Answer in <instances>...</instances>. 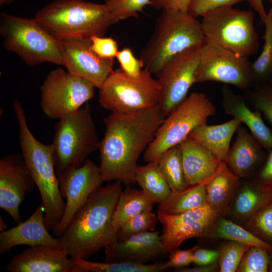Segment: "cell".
I'll return each instance as SVG.
<instances>
[{
	"label": "cell",
	"mask_w": 272,
	"mask_h": 272,
	"mask_svg": "<svg viewBox=\"0 0 272 272\" xmlns=\"http://www.w3.org/2000/svg\"><path fill=\"white\" fill-rule=\"evenodd\" d=\"M158 104L139 111H112L103 119L105 131L98 146L103 182L135 184L137 162L164 121Z\"/></svg>",
	"instance_id": "1"
},
{
	"label": "cell",
	"mask_w": 272,
	"mask_h": 272,
	"mask_svg": "<svg viewBox=\"0 0 272 272\" xmlns=\"http://www.w3.org/2000/svg\"><path fill=\"white\" fill-rule=\"evenodd\" d=\"M216 108L203 93H191L175 108L159 127L144 152L145 162L157 161L169 149L179 145L196 127L207 123Z\"/></svg>",
	"instance_id": "9"
},
{
	"label": "cell",
	"mask_w": 272,
	"mask_h": 272,
	"mask_svg": "<svg viewBox=\"0 0 272 272\" xmlns=\"http://www.w3.org/2000/svg\"><path fill=\"white\" fill-rule=\"evenodd\" d=\"M250 0H191L187 9V12L194 17L202 16L208 12L225 7L249 2Z\"/></svg>",
	"instance_id": "40"
},
{
	"label": "cell",
	"mask_w": 272,
	"mask_h": 272,
	"mask_svg": "<svg viewBox=\"0 0 272 272\" xmlns=\"http://www.w3.org/2000/svg\"><path fill=\"white\" fill-rule=\"evenodd\" d=\"M272 201V191L256 183L244 185L237 195L234 212L237 217L248 220L261 208Z\"/></svg>",
	"instance_id": "29"
},
{
	"label": "cell",
	"mask_w": 272,
	"mask_h": 272,
	"mask_svg": "<svg viewBox=\"0 0 272 272\" xmlns=\"http://www.w3.org/2000/svg\"><path fill=\"white\" fill-rule=\"evenodd\" d=\"M100 141L89 102L59 119L51 144L57 177L82 166L88 156L98 150Z\"/></svg>",
	"instance_id": "6"
},
{
	"label": "cell",
	"mask_w": 272,
	"mask_h": 272,
	"mask_svg": "<svg viewBox=\"0 0 272 272\" xmlns=\"http://www.w3.org/2000/svg\"><path fill=\"white\" fill-rule=\"evenodd\" d=\"M268 270L270 271H272V250L269 252V262Z\"/></svg>",
	"instance_id": "51"
},
{
	"label": "cell",
	"mask_w": 272,
	"mask_h": 272,
	"mask_svg": "<svg viewBox=\"0 0 272 272\" xmlns=\"http://www.w3.org/2000/svg\"><path fill=\"white\" fill-rule=\"evenodd\" d=\"M255 183L264 189L272 191V148L268 151Z\"/></svg>",
	"instance_id": "44"
},
{
	"label": "cell",
	"mask_w": 272,
	"mask_h": 272,
	"mask_svg": "<svg viewBox=\"0 0 272 272\" xmlns=\"http://www.w3.org/2000/svg\"><path fill=\"white\" fill-rule=\"evenodd\" d=\"M169 253L168 260L162 265L163 271L168 268L186 266L192 262V248L185 250L177 248Z\"/></svg>",
	"instance_id": "43"
},
{
	"label": "cell",
	"mask_w": 272,
	"mask_h": 272,
	"mask_svg": "<svg viewBox=\"0 0 272 272\" xmlns=\"http://www.w3.org/2000/svg\"><path fill=\"white\" fill-rule=\"evenodd\" d=\"M14 1V0H0V6H2L3 5H8Z\"/></svg>",
	"instance_id": "50"
},
{
	"label": "cell",
	"mask_w": 272,
	"mask_h": 272,
	"mask_svg": "<svg viewBox=\"0 0 272 272\" xmlns=\"http://www.w3.org/2000/svg\"><path fill=\"white\" fill-rule=\"evenodd\" d=\"M61 248L30 246L15 255L7 265L9 272H82Z\"/></svg>",
	"instance_id": "18"
},
{
	"label": "cell",
	"mask_w": 272,
	"mask_h": 272,
	"mask_svg": "<svg viewBox=\"0 0 272 272\" xmlns=\"http://www.w3.org/2000/svg\"><path fill=\"white\" fill-rule=\"evenodd\" d=\"M158 161V169L171 191L186 189V183L179 145L164 153Z\"/></svg>",
	"instance_id": "30"
},
{
	"label": "cell",
	"mask_w": 272,
	"mask_h": 272,
	"mask_svg": "<svg viewBox=\"0 0 272 272\" xmlns=\"http://www.w3.org/2000/svg\"><path fill=\"white\" fill-rule=\"evenodd\" d=\"M0 34L5 48L29 66L50 62L62 65L58 41L34 18L0 14Z\"/></svg>",
	"instance_id": "7"
},
{
	"label": "cell",
	"mask_w": 272,
	"mask_h": 272,
	"mask_svg": "<svg viewBox=\"0 0 272 272\" xmlns=\"http://www.w3.org/2000/svg\"><path fill=\"white\" fill-rule=\"evenodd\" d=\"M249 3L254 10L259 15L263 22L267 15L263 7V0H250Z\"/></svg>",
	"instance_id": "48"
},
{
	"label": "cell",
	"mask_w": 272,
	"mask_h": 272,
	"mask_svg": "<svg viewBox=\"0 0 272 272\" xmlns=\"http://www.w3.org/2000/svg\"><path fill=\"white\" fill-rule=\"evenodd\" d=\"M95 87L89 81L61 68L47 75L41 87L40 106L46 116L59 119L77 111L94 96Z\"/></svg>",
	"instance_id": "11"
},
{
	"label": "cell",
	"mask_w": 272,
	"mask_h": 272,
	"mask_svg": "<svg viewBox=\"0 0 272 272\" xmlns=\"http://www.w3.org/2000/svg\"><path fill=\"white\" fill-rule=\"evenodd\" d=\"M36 185L22 155L10 154L0 159V208L17 224L22 222L19 207Z\"/></svg>",
	"instance_id": "17"
},
{
	"label": "cell",
	"mask_w": 272,
	"mask_h": 272,
	"mask_svg": "<svg viewBox=\"0 0 272 272\" xmlns=\"http://www.w3.org/2000/svg\"><path fill=\"white\" fill-rule=\"evenodd\" d=\"M269 82V85L272 87V78L270 79Z\"/></svg>",
	"instance_id": "52"
},
{
	"label": "cell",
	"mask_w": 272,
	"mask_h": 272,
	"mask_svg": "<svg viewBox=\"0 0 272 272\" xmlns=\"http://www.w3.org/2000/svg\"><path fill=\"white\" fill-rule=\"evenodd\" d=\"M270 3L272 4V0H269Z\"/></svg>",
	"instance_id": "53"
},
{
	"label": "cell",
	"mask_w": 272,
	"mask_h": 272,
	"mask_svg": "<svg viewBox=\"0 0 272 272\" xmlns=\"http://www.w3.org/2000/svg\"><path fill=\"white\" fill-rule=\"evenodd\" d=\"M207 82L246 89L253 83L251 63L248 58L237 55L205 40L200 49L195 83Z\"/></svg>",
	"instance_id": "12"
},
{
	"label": "cell",
	"mask_w": 272,
	"mask_h": 272,
	"mask_svg": "<svg viewBox=\"0 0 272 272\" xmlns=\"http://www.w3.org/2000/svg\"><path fill=\"white\" fill-rule=\"evenodd\" d=\"M238 118L217 125L207 123L195 128L188 137L202 146L220 162H226L232 138L241 124Z\"/></svg>",
	"instance_id": "24"
},
{
	"label": "cell",
	"mask_w": 272,
	"mask_h": 272,
	"mask_svg": "<svg viewBox=\"0 0 272 272\" xmlns=\"http://www.w3.org/2000/svg\"><path fill=\"white\" fill-rule=\"evenodd\" d=\"M62 65L70 74L90 82L99 89L113 70V59L103 58L92 49L91 41L84 39H57Z\"/></svg>",
	"instance_id": "16"
},
{
	"label": "cell",
	"mask_w": 272,
	"mask_h": 272,
	"mask_svg": "<svg viewBox=\"0 0 272 272\" xmlns=\"http://www.w3.org/2000/svg\"><path fill=\"white\" fill-rule=\"evenodd\" d=\"M82 272H160L163 262L144 264L129 262H94L73 259Z\"/></svg>",
	"instance_id": "32"
},
{
	"label": "cell",
	"mask_w": 272,
	"mask_h": 272,
	"mask_svg": "<svg viewBox=\"0 0 272 272\" xmlns=\"http://www.w3.org/2000/svg\"><path fill=\"white\" fill-rule=\"evenodd\" d=\"M116 58L119 63L120 68L130 76H139L144 67L141 59L136 58L132 50L128 47L119 50Z\"/></svg>",
	"instance_id": "41"
},
{
	"label": "cell",
	"mask_w": 272,
	"mask_h": 272,
	"mask_svg": "<svg viewBox=\"0 0 272 272\" xmlns=\"http://www.w3.org/2000/svg\"><path fill=\"white\" fill-rule=\"evenodd\" d=\"M126 186L120 194L113 216L112 226L116 233L127 220L144 211L152 210L155 204L142 189Z\"/></svg>",
	"instance_id": "27"
},
{
	"label": "cell",
	"mask_w": 272,
	"mask_h": 272,
	"mask_svg": "<svg viewBox=\"0 0 272 272\" xmlns=\"http://www.w3.org/2000/svg\"><path fill=\"white\" fill-rule=\"evenodd\" d=\"M207 182L188 186L183 190L171 191L167 198L159 203L157 214H180L208 203Z\"/></svg>",
	"instance_id": "26"
},
{
	"label": "cell",
	"mask_w": 272,
	"mask_h": 272,
	"mask_svg": "<svg viewBox=\"0 0 272 272\" xmlns=\"http://www.w3.org/2000/svg\"><path fill=\"white\" fill-rule=\"evenodd\" d=\"M236 132L235 142L230 149L225 163L240 178L247 176L263 163L267 154L246 128L240 125Z\"/></svg>",
	"instance_id": "21"
},
{
	"label": "cell",
	"mask_w": 272,
	"mask_h": 272,
	"mask_svg": "<svg viewBox=\"0 0 272 272\" xmlns=\"http://www.w3.org/2000/svg\"><path fill=\"white\" fill-rule=\"evenodd\" d=\"M201 45L191 47L173 56L156 74L161 88L158 105L165 117L185 99L195 83Z\"/></svg>",
	"instance_id": "13"
},
{
	"label": "cell",
	"mask_w": 272,
	"mask_h": 272,
	"mask_svg": "<svg viewBox=\"0 0 272 272\" xmlns=\"http://www.w3.org/2000/svg\"><path fill=\"white\" fill-rule=\"evenodd\" d=\"M35 19L57 39L90 40L104 36L115 22L105 4L85 0H54L39 10Z\"/></svg>",
	"instance_id": "4"
},
{
	"label": "cell",
	"mask_w": 272,
	"mask_h": 272,
	"mask_svg": "<svg viewBox=\"0 0 272 272\" xmlns=\"http://www.w3.org/2000/svg\"><path fill=\"white\" fill-rule=\"evenodd\" d=\"M213 234L215 237L236 241L250 246H257L272 250V244L261 239L231 221L222 219L214 228Z\"/></svg>",
	"instance_id": "33"
},
{
	"label": "cell",
	"mask_w": 272,
	"mask_h": 272,
	"mask_svg": "<svg viewBox=\"0 0 272 272\" xmlns=\"http://www.w3.org/2000/svg\"><path fill=\"white\" fill-rule=\"evenodd\" d=\"M151 0H105L115 23L131 18H136L143 9L150 5Z\"/></svg>",
	"instance_id": "36"
},
{
	"label": "cell",
	"mask_w": 272,
	"mask_h": 272,
	"mask_svg": "<svg viewBox=\"0 0 272 272\" xmlns=\"http://www.w3.org/2000/svg\"><path fill=\"white\" fill-rule=\"evenodd\" d=\"M271 250L257 246H250L243 256L237 271H267L269 262V252Z\"/></svg>",
	"instance_id": "37"
},
{
	"label": "cell",
	"mask_w": 272,
	"mask_h": 272,
	"mask_svg": "<svg viewBox=\"0 0 272 272\" xmlns=\"http://www.w3.org/2000/svg\"><path fill=\"white\" fill-rule=\"evenodd\" d=\"M57 178L61 195L65 199V207L61 220L52 232L55 236L59 237L103 181L99 166L90 159H87L80 167L70 170Z\"/></svg>",
	"instance_id": "14"
},
{
	"label": "cell",
	"mask_w": 272,
	"mask_h": 272,
	"mask_svg": "<svg viewBox=\"0 0 272 272\" xmlns=\"http://www.w3.org/2000/svg\"><path fill=\"white\" fill-rule=\"evenodd\" d=\"M188 186L207 182L220 161L209 151L189 137L179 144Z\"/></svg>",
	"instance_id": "23"
},
{
	"label": "cell",
	"mask_w": 272,
	"mask_h": 272,
	"mask_svg": "<svg viewBox=\"0 0 272 272\" xmlns=\"http://www.w3.org/2000/svg\"><path fill=\"white\" fill-rule=\"evenodd\" d=\"M222 105L225 113L239 118L249 129L250 132L268 152L272 148V131L261 118V113L252 111L241 95L234 93L226 85L221 89Z\"/></svg>",
	"instance_id": "22"
},
{
	"label": "cell",
	"mask_w": 272,
	"mask_h": 272,
	"mask_svg": "<svg viewBox=\"0 0 272 272\" xmlns=\"http://www.w3.org/2000/svg\"><path fill=\"white\" fill-rule=\"evenodd\" d=\"M263 23L265 32L262 51L257 59L251 63L253 82L265 84L272 78V9L269 10Z\"/></svg>",
	"instance_id": "31"
},
{
	"label": "cell",
	"mask_w": 272,
	"mask_h": 272,
	"mask_svg": "<svg viewBox=\"0 0 272 272\" xmlns=\"http://www.w3.org/2000/svg\"><path fill=\"white\" fill-rule=\"evenodd\" d=\"M205 41L200 22L195 17L187 12L163 10L140 58L144 69L156 74L171 57Z\"/></svg>",
	"instance_id": "5"
},
{
	"label": "cell",
	"mask_w": 272,
	"mask_h": 272,
	"mask_svg": "<svg viewBox=\"0 0 272 272\" xmlns=\"http://www.w3.org/2000/svg\"><path fill=\"white\" fill-rule=\"evenodd\" d=\"M135 180L154 203L162 202L171 192L167 183L159 171L158 161L148 162L144 166L138 165L135 171Z\"/></svg>",
	"instance_id": "28"
},
{
	"label": "cell",
	"mask_w": 272,
	"mask_h": 272,
	"mask_svg": "<svg viewBox=\"0 0 272 272\" xmlns=\"http://www.w3.org/2000/svg\"><path fill=\"white\" fill-rule=\"evenodd\" d=\"M152 210H147L132 217L120 227L117 239H122L139 233L153 231L159 221Z\"/></svg>",
	"instance_id": "34"
},
{
	"label": "cell",
	"mask_w": 272,
	"mask_h": 272,
	"mask_svg": "<svg viewBox=\"0 0 272 272\" xmlns=\"http://www.w3.org/2000/svg\"><path fill=\"white\" fill-rule=\"evenodd\" d=\"M157 215L162 226L164 254L178 248L187 239L209 235L220 216L208 203L180 214Z\"/></svg>",
	"instance_id": "15"
},
{
	"label": "cell",
	"mask_w": 272,
	"mask_h": 272,
	"mask_svg": "<svg viewBox=\"0 0 272 272\" xmlns=\"http://www.w3.org/2000/svg\"><path fill=\"white\" fill-rule=\"evenodd\" d=\"M122 182L101 186L89 197L59 237L62 249L73 259H86L117 239L113 216Z\"/></svg>",
	"instance_id": "2"
},
{
	"label": "cell",
	"mask_w": 272,
	"mask_h": 272,
	"mask_svg": "<svg viewBox=\"0 0 272 272\" xmlns=\"http://www.w3.org/2000/svg\"><path fill=\"white\" fill-rule=\"evenodd\" d=\"M247 225L254 234L272 244V201L247 220Z\"/></svg>",
	"instance_id": "38"
},
{
	"label": "cell",
	"mask_w": 272,
	"mask_h": 272,
	"mask_svg": "<svg viewBox=\"0 0 272 272\" xmlns=\"http://www.w3.org/2000/svg\"><path fill=\"white\" fill-rule=\"evenodd\" d=\"M191 0H151L150 6L158 10H176L187 12Z\"/></svg>",
	"instance_id": "46"
},
{
	"label": "cell",
	"mask_w": 272,
	"mask_h": 272,
	"mask_svg": "<svg viewBox=\"0 0 272 272\" xmlns=\"http://www.w3.org/2000/svg\"><path fill=\"white\" fill-rule=\"evenodd\" d=\"M255 110L259 111L272 126V87L267 84L260 85L250 95Z\"/></svg>",
	"instance_id": "39"
},
{
	"label": "cell",
	"mask_w": 272,
	"mask_h": 272,
	"mask_svg": "<svg viewBox=\"0 0 272 272\" xmlns=\"http://www.w3.org/2000/svg\"><path fill=\"white\" fill-rule=\"evenodd\" d=\"M106 262L146 264L161 254L163 247L157 231H147L115 239L105 248Z\"/></svg>",
	"instance_id": "19"
},
{
	"label": "cell",
	"mask_w": 272,
	"mask_h": 272,
	"mask_svg": "<svg viewBox=\"0 0 272 272\" xmlns=\"http://www.w3.org/2000/svg\"><path fill=\"white\" fill-rule=\"evenodd\" d=\"M217 267L216 262L207 264L199 265L192 268H182L179 269L180 272H212L215 271Z\"/></svg>",
	"instance_id": "47"
},
{
	"label": "cell",
	"mask_w": 272,
	"mask_h": 272,
	"mask_svg": "<svg viewBox=\"0 0 272 272\" xmlns=\"http://www.w3.org/2000/svg\"><path fill=\"white\" fill-rule=\"evenodd\" d=\"M219 256V250L202 248L198 246L192 248V262L197 265L216 262Z\"/></svg>",
	"instance_id": "45"
},
{
	"label": "cell",
	"mask_w": 272,
	"mask_h": 272,
	"mask_svg": "<svg viewBox=\"0 0 272 272\" xmlns=\"http://www.w3.org/2000/svg\"><path fill=\"white\" fill-rule=\"evenodd\" d=\"M7 228L6 224L5 223L3 219L1 217H0V230L1 231H4Z\"/></svg>",
	"instance_id": "49"
},
{
	"label": "cell",
	"mask_w": 272,
	"mask_h": 272,
	"mask_svg": "<svg viewBox=\"0 0 272 272\" xmlns=\"http://www.w3.org/2000/svg\"><path fill=\"white\" fill-rule=\"evenodd\" d=\"M99 90L98 101L102 108L130 112L158 104L161 88L147 69L133 77L119 68L111 72Z\"/></svg>",
	"instance_id": "10"
},
{
	"label": "cell",
	"mask_w": 272,
	"mask_h": 272,
	"mask_svg": "<svg viewBox=\"0 0 272 272\" xmlns=\"http://www.w3.org/2000/svg\"><path fill=\"white\" fill-rule=\"evenodd\" d=\"M48 231L41 204L27 220L0 233V254H6L19 245H47L62 248L59 237H52Z\"/></svg>",
	"instance_id": "20"
},
{
	"label": "cell",
	"mask_w": 272,
	"mask_h": 272,
	"mask_svg": "<svg viewBox=\"0 0 272 272\" xmlns=\"http://www.w3.org/2000/svg\"><path fill=\"white\" fill-rule=\"evenodd\" d=\"M250 246L229 240L220 247L219 256V267L220 272H235L245 252Z\"/></svg>",
	"instance_id": "35"
},
{
	"label": "cell",
	"mask_w": 272,
	"mask_h": 272,
	"mask_svg": "<svg viewBox=\"0 0 272 272\" xmlns=\"http://www.w3.org/2000/svg\"><path fill=\"white\" fill-rule=\"evenodd\" d=\"M239 179L225 162H220L213 176L206 182L208 202L220 216L229 211Z\"/></svg>",
	"instance_id": "25"
},
{
	"label": "cell",
	"mask_w": 272,
	"mask_h": 272,
	"mask_svg": "<svg viewBox=\"0 0 272 272\" xmlns=\"http://www.w3.org/2000/svg\"><path fill=\"white\" fill-rule=\"evenodd\" d=\"M13 107L19 126L18 140L27 169L39 191L44 210V221L51 230L60 222L65 202L61 195L51 144L38 141L29 129L22 105L18 99Z\"/></svg>",
	"instance_id": "3"
},
{
	"label": "cell",
	"mask_w": 272,
	"mask_h": 272,
	"mask_svg": "<svg viewBox=\"0 0 272 272\" xmlns=\"http://www.w3.org/2000/svg\"><path fill=\"white\" fill-rule=\"evenodd\" d=\"M200 22L206 41L248 58L259 47L252 11L225 7L210 11Z\"/></svg>",
	"instance_id": "8"
},
{
	"label": "cell",
	"mask_w": 272,
	"mask_h": 272,
	"mask_svg": "<svg viewBox=\"0 0 272 272\" xmlns=\"http://www.w3.org/2000/svg\"><path fill=\"white\" fill-rule=\"evenodd\" d=\"M90 40L93 50L100 57L107 59L116 57L119 50L117 42L113 38L93 36Z\"/></svg>",
	"instance_id": "42"
}]
</instances>
